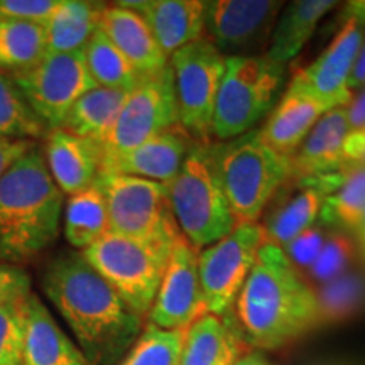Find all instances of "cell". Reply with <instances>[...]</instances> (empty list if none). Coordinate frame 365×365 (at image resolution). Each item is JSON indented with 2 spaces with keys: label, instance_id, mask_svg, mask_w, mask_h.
<instances>
[{
  "label": "cell",
  "instance_id": "6da1fadb",
  "mask_svg": "<svg viewBox=\"0 0 365 365\" xmlns=\"http://www.w3.org/2000/svg\"><path fill=\"white\" fill-rule=\"evenodd\" d=\"M41 284L90 365H117L139 339L144 318L127 307L80 252L49 262Z\"/></svg>",
  "mask_w": 365,
  "mask_h": 365
},
{
  "label": "cell",
  "instance_id": "7a4b0ae2",
  "mask_svg": "<svg viewBox=\"0 0 365 365\" xmlns=\"http://www.w3.org/2000/svg\"><path fill=\"white\" fill-rule=\"evenodd\" d=\"M237 328L255 350H276L323 323L314 287L281 247L264 242L235 301Z\"/></svg>",
  "mask_w": 365,
  "mask_h": 365
},
{
  "label": "cell",
  "instance_id": "3957f363",
  "mask_svg": "<svg viewBox=\"0 0 365 365\" xmlns=\"http://www.w3.org/2000/svg\"><path fill=\"white\" fill-rule=\"evenodd\" d=\"M63 193L33 145L0 176V264L19 266L56 240Z\"/></svg>",
  "mask_w": 365,
  "mask_h": 365
},
{
  "label": "cell",
  "instance_id": "277c9868",
  "mask_svg": "<svg viewBox=\"0 0 365 365\" xmlns=\"http://www.w3.org/2000/svg\"><path fill=\"white\" fill-rule=\"evenodd\" d=\"M235 227L255 225L291 176L289 158L264 144L259 129L210 144Z\"/></svg>",
  "mask_w": 365,
  "mask_h": 365
},
{
  "label": "cell",
  "instance_id": "5b68a950",
  "mask_svg": "<svg viewBox=\"0 0 365 365\" xmlns=\"http://www.w3.org/2000/svg\"><path fill=\"white\" fill-rule=\"evenodd\" d=\"M286 73L287 65L272 61L266 54L227 58L213 112L212 139L225 143L255 130L282 95Z\"/></svg>",
  "mask_w": 365,
  "mask_h": 365
},
{
  "label": "cell",
  "instance_id": "8992f818",
  "mask_svg": "<svg viewBox=\"0 0 365 365\" xmlns=\"http://www.w3.org/2000/svg\"><path fill=\"white\" fill-rule=\"evenodd\" d=\"M168 188L178 227L195 247L202 250L234 232V217L210 144H195Z\"/></svg>",
  "mask_w": 365,
  "mask_h": 365
},
{
  "label": "cell",
  "instance_id": "52a82bcc",
  "mask_svg": "<svg viewBox=\"0 0 365 365\" xmlns=\"http://www.w3.org/2000/svg\"><path fill=\"white\" fill-rule=\"evenodd\" d=\"M80 254L132 312L148 318L166 272L171 247L108 232Z\"/></svg>",
  "mask_w": 365,
  "mask_h": 365
},
{
  "label": "cell",
  "instance_id": "ba28073f",
  "mask_svg": "<svg viewBox=\"0 0 365 365\" xmlns=\"http://www.w3.org/2000/svg\"><path fill=\"white\" fill-rule=\"evenodd\" d=\"M95 182L107 203L110 232L145 244L173 247L181 230L166 185L115 173H100Z\"/></svg>",
  "mask_w": 365,
  "mask_h": 365
},
{
  "label": "cell",
  "instance_id": "9c48e42d",
  "mask_svg": "<svg viewBox=\"0 0 365 365\" xmlns=\"http://www.w3.org/2000/svg\"><path fill=\"white\" fill-rule=\"evenodd\" d=\"M180 124L198 144H212L213 112L227 58L208 39H198L170 58Z\"/></svg>",
  "mask_w": 365,
  "mask_h": 365
},
{
  "label": "cell",
  "instance_id": "30bf717a",
  "mask_svg": "<svg viewBox=\"0 0 365 365\" xmlns=\"http://www.w3.org/2000/svg\"><path fill=\"white\" fill-rule=\"evenodd\" d=\"M178 124L180 112L170 65L159 75L140 80V83L130 91L112 130L100 145V168Z\"/></svg>",
  "mask_w": 365,
  "mask_h": 365
},
{
  "label": "cell",
  "instance_id": "8fae6325",
  "mask_svg": "<svg viewBox=\"0 0 365 365\" xmlns=\"http://www.w3.org/2000/svg\"><path fill=\"white\" fill-rule=\"evenodd\" d=\"M264 242L262 228L255 223L235 227L232 234L202 249L198 274L210 314L230 317Z\"/></svg>",
  "mask_w": 365,
  "mask_h": 365
},
{
  "label": "cell",
  "instance_id": "7c38bea8",
  "mask_svg": "<svg viewBox=\"0 0 365 365\" xmlns=\"http://www.w3.org/2000/svg\"><path fill=\"white\" fill-rule=\"evenodd\" d=\"M284 6L274 0H210L203 38L225 58L262 56Z\"/></svg>",
  "mask_w": 365,
  "mask_h": 365
},
{
  "label": "cell",
  "instance_id": "4fadbf2b",
  "mask_svg": "<svg viewBox=\"0 0 365 365\" xmlns=\"http://www.w3.org/2000/svg\"><path fill=\"white\" fill-rule=\"evenodd\" d=\"M12 78L48 130L61 129L76 100L97 86L86 70L83 51L48 53L38 66Z\"/></svg>",
  "mask_w": 365,
  "mask_h": 365
},
{
  "label": "cell",
  "instance_id": "5bb4252c",
  "mask_svg": "<svg viewBox=\"0 0 365 365\" xmlns=\"http://www.w3.org/2000/svg\"><path fill=\"white\" fill-rule=\"evenodd\" d=\"M364 41L365 2H349L344 9V22L325 51L298 71L304 85L330 108L346 107L352 102L349 80Z\"/></svg>",
  "mask_w": 365,
  "mask_h": 365
},
{
  "label": "cell",
  "instance_id": "9a60e30c",
  "mask_svg": "<svg viewBox=\"0 0 365 365\" xmlns=\"http://www.w3.org/2000/svg\"><path fill=\"white\" fill-rule=\"evenodd\" d=\"M198 255L200 249L182 234L175 240L166 272L148 314L149 323L163 330H188L208 314L200 284Z\"/></svg>",
  "mask_w": 365,
  "mask_h": 365
},
{
  "label": "cell",
  "instance_id": "2e32d148",
  "mask_svg": "<svg viewBox=\"0 0 365 365\" xmlns=\"http://www.w3.org/2000/svg\"><path fill=\"white\" fill-rule=\"evenodd\" d=\"M345 168L339 173L309 178H289L267 205L262 222L264 239L284 247L296 235L314 225L323 202L340 188Z\"/></svg>",
  "mask_w": 365,
  "mask_h": 365
},
{
  "label": "cell",
  "instance_id": "e0dca14e",
  "mask_svg": "<svg viewBox=\"0 0 365 365\" xmlns=\"http://www.w3.org/2000/svg\"><path fill=\"white\" fill-rule=\"evenodd\" d=\"M331 110L296 73L284 93L269 113L266 124L259 129L264 144L284 158H291L309 134L323 113Z\"/></svg>",
  "mask_w": 365,
  "mask_h": 365
},
{
  "label": "cell",
  "instance_id": "ac0fdd59",
  "mask_svg": "<svg viewBox=\"0 0 365 365\" xmlns=\"http://www.w3.org/2000/svg\"><path fill=\"white\" fill-rule=\"evenodd\" d=\"M195 144L198 143L186 132L185 127L178 124L145 140L139 148L115 161L103 164L100 173L144 178L170 186Z\"/></svg>",
  "mask_w": 365,
  "mask_h": 365
},
{
  "label": "cell",
  "instance_id": "d6986e66",
  "mask_svg": "<svg viewBox=\"0 0 365 365\" xmlns=\"http://www.w3.org/2000/svg\"><path fill=\"white\" fill-rule=\"evenodd\" d=\"M44 163L63 195H75L97 181L102 164L100 145L63 129L44 137Z\"/></svg>",
  "mask_w": 365,
  "mask_h": 365
},
{
  "label": "cell",
  "instance_id": "ffe728a7",
  "mask_svg": "<svg viewBox=\"0 0 365 365\" xmlns=\"http://www.w3.org/2000/svg\"><path fill=\"white\" fill-rule=\"evenodd\" d=\"M22 365H90L38 294L24 299Z\"/></svg>",
  "mask_w": 365,
  "mask_h": 365
},
{
  "label": "cell",
  "instance_id": "44dd1931",
  "mask_svg": "<svg viewBox=\"0 0 365 365\" xmlns=\"http://www.w3.org/2000/svg\"><path fill=\"white\" fill-rule=\"evenodd\" d=\"M98 27L124 54L140 80L156 76L170 66V58L161 51L149 26L137 12L115 4L105 6Z\"/></svg>",
  "mask_w": 365,
  "mask_h": 365
},
{
  "label": "cell",
  "instance_id": "7402d4cb",
  "mask_svg": "<svg viewBox=\"0 0 365 365\" xmlns=\"http://www.w3.org/2000/svg\"><path fill=\"white\" fill-rule=\"evenodd\" d=\"M350 132L346 107H336L322 118L289 158V178H309L339 173L346 166L345 140Z\"/></svg>",
  "mask_w": 365,
  "mask_h": 365
},
{
  "label": "cell",
  "instance_id": "603a6c76",
  "mask_svg": "<svg viewBox=\"0 0 365 365\" xmlns=\"http://www.w3.org/2000/svg\"><path fill=\"white\" fill-rule=\"evenodd\" d=\"M137 14L143 16L168 58L178 49L203 38V0H145Z\"/></svg>",
  "mask_w": 365,
  "mask_h": 365
},
{
  "label": "cell",
  "instance_id": "cb8c5ba5",
  "mask_svg": "<svg viewBox=\"0 0 365 365\" xmlns=\"http://www.w3.org/2000/svg\"><path fill=\"white\" fill-rule=\"evenodd\" d=\"M247 350L230 317L208 313L186 330L181 365H234Z\"/></svg>",
  "mask_w": 365,
  "mask_h": 365
},
{
  "label": "cell",
  "instance_id": "d4e9b609",
  "mask_svg": "<svg viewBox=\"0 0 365 365\" xmlns=\"http://www.w3.org/2000/svg\"><path fill=\"white\" fill-rule=\"evenodd\" d=\"M336 2L331 0H296L287 4L277 17L266 56L287 65L298 56L317 31L319 21L331 11Z\"/></svg>",
  "mask_w": 365,
  "mask_h": 365
},
{
  "label": "cell",
  "instance_id": "484cf974",
  "mask_svg": "<svg viewBox=\"0 0 365 365\" xmlns=\"http://www.w3.org/2000/svg\"><path fill=\"white\" fill-rule=\"evenodd\" d=\"M130 91L95 86L76 100L61 129L102 145Z\"/></svg>",
  "mask_w": 365,
  "mask_h": 365
},
{
  "label": "cell",
  "instance_id": "4316f807",
  "mask_svg": "<svg viewBox=\"0 0 365 365\" xmlns=\"http://www.w3.org/2000/svg\"><path fill=\"white\" fill-rule=\"evenodd\" d=\"M107 4L85 0H59V6L44 24L48 53L63 54L83 51L85 44L100 26Z\"/></svg>",
  "mask_w": 365,
  "mask_h": 365
},
{
  "label": "cell",
  "instance_id": "83f0119b",
  "mask_svg": "<svg viewBox=\"0 0 365 365\" xmlns=\"http://www.w3.org/2000/svg\"><path fill=\"white\" fill-rule=\"evenodd\" d=\"M63 212V232L71 247L85 250L110 232L107 203L97 182L68 196Z\"/></svg>",
  "mask_w": 365,
  "mask_h": 365
},
{
  "label": "cell",
  "instance_id": "f1b7e54d",
  "mask_svg": "<svg viewBox=\"0 0 365 365\" xmlns=\"http://www.w3.org/2000/svg\"><path fill=\"white\" fill-rule=\"evenodd\" d=\"M48 54L44 26L0 17V71L17 76L33 70Z\"/></svg>",
  "mask_w": 365,
  "mask_h": 365
},
{
  "label": "cell",
  "instance_id": "f546056e",
  "mask_svg": "<svg viewBox=\"0 0 365 365\" xmlns=\"http://www.w3.org/2000/svg\"><path fill=\"white\" fill-rule=\"evenodd\" d=\"M83 56L86 70L97 86L132 91L140 83V76L100 27L85 44Z\"/></svg>",
  "mask_w": 365,
  "mask_h": 365
},
{
  "label": "cell",
  "instance_id": "4dcf8cb0",
  "mask_svg": "<svg viewBox=\"0 0 365 365\" xmlns=\"http://www.w3.org/2000/svg\"><path fill=\"white\" fill-rule=\"evenodd\" d=\"M48 132L12 76L0 71V139L29 143L43 139Z\"/></svg>",
  "mask_w": 365,
  "mask_h": 365
},
{
  "label": "cell",
  "instance_id": "1f68e13d",
  "mask_svg": "<svg viewBox=\"0 0 365 365\" xmlns=\"http://www.w3.org/2000/svg\"><path fill=\"white\" fill-rule=\"evenodd\" d=\"M185 336L186 330H163L148 322L117 365H181Z\"/></svg>",
  "mask_w": 365,
  "mask_h": 365
},
{
  "label": "cell",
  "instance_id": "d6a6232c",
  "mask_svg": "<svg viewBox=\"0 0 365 365\" xmlns=\"http://www.w3.org/2000/svg\"><path fill=\"white\" fill-rule=\"evenodd\" d=\"M319 215L325 223L354 230L365 215V168L346 164L344 182L323 202Z\"/></svg>",
  "mask_w": 365,
  "mask_h": 365
},
{
  "label": "cell",
  "instance_id": "836d02e7",
  "mask_svg": "<svg viewBox=\"0 0 365 365\" xmlns=\"http://www.w3.org/2000/svg\"><path fill=\"white\" fill-rule=\"evenodd\" d=\"M323 323L357 314L365 304V279L360 274H341L317 291Z\"/></svg>",
  "mask_w": 365,
  "mask_h": 365
},
{
  "label": "cell",
  "instance_id": "e575fe53",
  "mask_svg": "<svg viewBox=\"0 0 365 365\" xmlns=\"http://www.w3.org/2000/svg\"><path fill=\"white\" fill-rule=\"evenodd\" d=\"M357 252V244L352 237L341 234L327 235L322 252L318 254L317 261L308 269L309 276L318 281H331L341 276L350 266Z\"/></svg>",
  "mask_w": 365,
  "mask_h": 365
},
{
  "label": "cell",
  "instance_id": "d590c367",
  "mask_svg": "<svg viewBox=\"0 0 365 365\" xmlns=\"http://www.w3.org/2000/svg\"><path fill=\"white\" fill-rule=\"evenodd\" d=\"M24 299L0 304V365H22Z\"/></svg>",
  "mask_w": 365,
  "mask_h": 365
},
{
  "label": "cell",
  "instance_id": "8d00e7d4",
  "mask_svg": "<svg viewBox=\"0 0 365 365\" xmlns=\"http://www.w3.org/2000/svg\"><path fill=\"white\" fill-rule=\"evenodd\" d=\"M327 240V234L323 230V227H319L314 223L307 230L301 232L299 235H296L293 240H289L282 249V252L293 266L301 271V269H309L313 266V262L317 261L318 254L322 252L323 244Z\"/></svg>",
  "mask_w": 365,
  "mask_h": 365
},
{
  "label": "cell",
  "instance_id": "74e56055",
  "mask_svg": "<svg viewBox=\"0 0 365 365\" xmlns=\"http://www.w3.org/2000/svg\"><path fill=\"white\" fill-rule=\"evenodd\" d=\"M59 6V0H0V17L44 26Z\"/></svg>",
  "mask_w": 365,
  "mask_h": 365
},
{
  "label": "cell",
  "instance_id": "f35d334b",
  "mask_svg": "<svg viewBox=\"0 0 365 365\" xmlns=\"http://www.w3.org/2000/svg\"><path fill=\"white\" fill-rule=\"evenodd\" d=\"M31 291V276L19 266L0 264V304L26 298Z\"/></svg>",
  "mask_w": 365,
  "mask_h": 365
},
{
  "label": "cell",
  "instance_id": "ab89813d",
  "mask_svg": "<svg viewBox=\"0 0 365 365\" xmlns=\"http://www.w3.org/2000/svg\"><path fill=\"white\" fill-rule=\"evenodd\" d=\"M33 145V143H27V140L0 139V176H2L17 159L24 156Z\"/></svg>",
  "mask_w": 365,
  "mask_h": 365
},
{
  "label": "cell",
  "instance_id": "60d3db41",
  "mask_svg": "<svg viewBox=\"0 0 365 365\" xmlns=\"http://www.w3.org/2000/svg\"><path fill=\"white\" fill-rule=\"evenodd\" d=\"M346 113H349L350 132L359 130L365 125V88L352 98V102L346 105Z\"/></svg>",
  "mask_w": 365,
  "mask_h": 365
},
{
  "label": "cell",
  "instance_id": "b9f144b4",
  "mask_svg": "<svg viewBox=\"0 0 365 365\" xmlns=\"http://www.w3.org/2000/svg\"><path fill=\"white\" fill-rule=\"evenodd\" d=\"M362 88H365V41L362 48H360L357 61H355L352 75H350V80H349V90L352 91V93L354 90H362Z\"/></svg>",
  "mask_w": 365,
  "mask_h": 365
},
{
  "label": "cell",
  "instance_id": "7bdbcfd3",
  "mask_svg": "<svg viewBox=\"0 0 365 365\" xmlns=\"http://www.w3.org/2000/svg\"><path fill=\"white\" fill-rule=\"evenodd\" d=\"M234 365H272L269 360L266 359V355H264L261 350H247V352H244L240 355L239 359L235 360Z\"/></svg>",
  "mask_w": 365,
  "mask_h": 365
},
{
  "label": "cell",
  "instance_id": "ee69618b",
  "mask_svg": "<svg viewBox=\"0 0 365 365\" xmlns=\"http://www.w3.org/2000/svg\"><path fill=\"white\" fill-rule=\"evenodd\" d=\"M354 237H355V244L359 245V249L362 250L364 252V255H365V215H364V218L362 220H360L357 225H355V228H354Z\"/></svg>",
  "mask_w": 365,
  "mask_h": 365
},
{
  "label": "cell",
  "instance_id": "f6af8a7d",
  "mask_svg": "<svg viewBox=\"0 0 365 365\" xmlns=\"http://www.w3.org/2000/svg\"><path fill=\"white\" fill-rule=\"evenodd\" d=\"M350 164H352V166H360V168H365V149H364L362 153H360L359 156L355 158L354 161L350 163Z\"/></svg>",
  "mask_w": 365,
  "mask_h": 365
}]
</instances>
